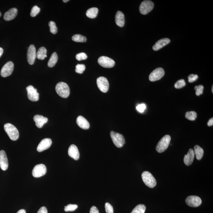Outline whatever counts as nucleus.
I'll use <instances>...</instances> for the list:
<instances>
[{"label": "nucleus", "instance_id": "4be33fe9", "mask_svg": "<svg viewBox=\"0 0 213 213\" xmlns=\"http://www.w3.org/2000/svg\"><path fill=\"white\" fill-rule=\"evenodd\" d=\"M77 123L78 126L84 130H87L90 127L89 122L82 116H79L77 118Z\"/></svg>", "mask_w": 213, "mask_h": 213}, {"label": "nucleus", "instance_id": "f704fd0d", "mask_svg": "<svg viewBox=\"0 0 213 213\" xmlns=\"http://www.w3.org/2000/svg\"><path fill=\"white\" fill-rule=\"evenodd\" d=\"M40 8L37 6H35L33 7L31 10V11L30 12L31 16L32 17H35L40 12Z\"/></svg>", "mask_w": 213, "mask_h": 213}, {"label": "nucleus", "instance_id": "0eeeda50", "mask_svg": "<svg viewBox=\"0 0 213 213\" xmlns=\"http://www.w3.org/2000/svg\"><path fill=\"white\" fill-rule=\"evenodd\" d=\"M164 74V69L161 67H158L151 73L149 77V80L152 82L157 81L162 78Z\"/></svg>", "mask_w": 213, "mask_h": 213}, {"label": "nucleus", "instance_id": "1a4fd4ad", "mask_svg": "<svg viewBox=\"0 0 213 213\" xmlns=\"http://www.w3.org/2000/svg\"><path fill=\"white\" fill-rule=\"evenodd\" d=\"M98 63L102 67L105 68H111L115 65V62L109 57L102 56L98 59Z\"/></svg>", "mask_w": 213, "mask_h": 213}, {"label": "nucleus", "instance_id": "a18cd8bd", "mask_svg": "<svg viewBox=\"0 0 213 213\" xmlns=\"http://www.w3.org/2000/svg\"><path fill=\"white\" fill-rule=\"evenodd\" d=\"M3 53V49L2 48H0V57L2 55Z\"/></svg>", "mask_w": 213, "mask_h": 213}, {"label": "nucleus", "instance_id": "412c9836", "mask_svg": "<svg viewBox=\"0 0 213 213\" xmlns=\"http://www.w3.org/2000/svg\"><path fill=\"white\" fill-rule=\"evenodd\" d=\"M34 120L36 123L37 127L41 128L48 122V118L42 115H36L34 117Z\"/></svg>", "mask_w": 213, "mask_h": 213}, {"label": "nucleus", "instance_id": "2eb2a0df", "mask_svg": "<svg viewBox=\"0 0 213 213\" xmlns=\"http://www.w3.org/2000/svg\"><path fill=\"white\" fill-rule=\"evenodd\" d=\"M52 140L49 138H45L43 139L39 143L37 148V150L39 152H42L43 151L48 149L52 144Z\"/></svg>", "mask_w": 213, "mask_h": 213}, {"label": "nucleus", "instance_id": "49530a36", "mask_svg": "<svg viewBox=\"0 0 213 213\" xmlns=\"http://www.w3.org/2000/svg\"><path fill=\"white\" fill-rule=\"evenodd\" d=\"M69 1V0H63V2H68Z\"/></svg>", "mask_w": 213, "mask_h": 213}, {"label": "nucleus", "instance_id": "6ab92c4d", "mask_svg": "<svg viewBox=\"0 0 213 213\" xmlns=\"http://www.w3.org/2000/svg\"><path fill=\"white\" fill-rule=\"evenodd\" d=\"M170 42V39H167V38H164V39H160L155 43V44L153 47V49L154 51H158L163 47L165 46V45L168 44Z\"/></svg>", "mask_w": 213, "mask_h": 213}, {"label": "nucleus", "instance_id": "cd10ccee", "mask_svg": "<svg viewBox=\"0 0 213 213\" xmlns=\"http://www.w3.org/2000/svg\"><path fill=\"white\" fill-rule=\"evenodd\" d=\"M146 209V206L145 205L140 204L135 207L131 213H145Z\"/></svg>", "mask_w": 213, "mask_h": 213}, {"label": "nucleus", "instance_id": "bb28decb", "mask_svg": "<svg viewBox=\"0 0 213 213\" xmlns=\"http://www.w3.org/2000/svg\"><path fill=\"white\" fill-rule=\"evenodd\" d=\"M58 55L57 53L54 52L51 55L50 58L48 63V66L50 67H52L55 66L58 61Z\"/></svg>", "mask_w": 213, "mask_h": 213}, {"label": "nucleus", "instance_id": "473e14b6", "mask_svg": "<svg viewBox=\"0 0 213 213\" xmlns=\"http://www.w3.org/2000/svg\"><path fill=\"white\" fill-rule=\"evenodd\" d=\"M186 85V82H185L184 79H180L175 84L174 87L177 89H181V88L184 87Z\"/></svg>", "mask_w": 213, "mask_h": 213}, {"label": "nucleus", "instance_id": "de8ad7c7", "mask_svg": "<svg viewBox=\"0 0 213 213\" xmlns=\"http://www.w3.org/2000/svg\"><path fill=\"white\" fill-rule=\"evenodd\" d=\"M212 92L213 93V86H212Z\"/></svg>", "mask_w": 213, "mask_h": 213}, {"label": "nucleus", "instance_id": "9b49d317", "mask_svg": "<svg viewBox=\"0 0 213 213\" xmlns=\"http://www.w3.org/2000/svg\"><path fill=\"white\" fill-rule=\"evenodd\" d=\"M14 69V64L12 62L7 63L1 69V75L2 77H6L11 75Z\"/></svg>", "mask_w": 213, "mask_h": 213}, {"label": "nucleus", "instance_id": "f257e3e1", "mask_svg": "<svg viewBox=\"0 0 213 213\" xmlns=\"http://www.w3.org/2000/svg\"><path fill=\"white\" fill-rule=\"evenodd\" d=\"M55 90L57 94L61 97L67 98L70 95V88L68 85L64 82H61L57 83Z\"/></svg>", "mask_w": 213, "mask_h": 213}, {"label": "nucleus", "instance_id": "9d476101", "mask_svg": "<svg viewBox=\"0 0 213 213\" xmlns=\"http://www.w3.org/2000/svg\"><path fill=\"white\" fill-rule=\"evenodd\" d=\"M97 84L99 89L104 93L108 91L109 89V83L106 78L104 77H98L97 79Z\"/></svg>", "mask_w": 213, "mask_h": 213}, {"label": "nucleus", "instance_id": "a19ab883", "mask_svg": "<svg viewBox=\"0 0 213 213\" xmlns=\"http://www.w3.org/2000/svg\"><path fill=\"white\" fill-rule=\"evenodd\" d=\"M90 213H99V211L97 207L92 206L90 208Z\"/></svg>", "mask_w": 213, "mask_h": 213}, {"label": "nucleus", "instance_id": "c9c22d12", "mask_svg": "<svg viewBox=\"0 0 213 213\" xmlns=\"http://www.w3.org/2000/svg\"><path fill=\"white\" fill-rule=\"evenodd\" d=\"M204 86L203 85H199L198 86H196L195 87V90L196 92V95L197 96L202 95L203 93Z\"/></svg>", "mask_w": 213, "mask_h": 213}, {"label": "nucleus", "instance_id": "393cba45", "mask_svg": "<svg viewBox=\"0 0 213 213\" xmlns=\"http://www.w3.org/2000/svg\"><path fill=\"white\" fill-rule=\"evenodd\" d=\"M98 12V9L95 7H93V8H89L87 10L86 15L90 18H95L97 16Z\"/></svg>", "mask_w": 213, "mask_h": 213}, {"label": "nucleus", "instance_id": "a211bd4d", "mask_svg": "<svg viewBox=\"0 0 213 213\" xmlns=\"http://www.w3.org/2000/svg\"><path fill=\"white\" fill-rule=\"evenodd\" d=\"M195 155L193 149L192 148L189 149L188 154L184 156L183 161L185 164L187 166L191 165L193 162Z\"/></svg>", "mask_w": 213, "mask_h": 213}, {"label": "nucleus", "instance_id": "4468645a", "mask_svg": "<svg viewBox=\"0 0 213 213\" xmlns=\"http://www.w3.org/2000/svg\"><path fill=\"white\" fill-rule=\"evenodd\" d=\"M36 57V48L34 45H31L28 49L27 54V61L30 65H33L34 64Z\"/></svg>", "mask_w": 213, "mask_h": 213}, {"label": "nucleus", "instance_id": "72a5a7b5", "mask_svg": "<svg viewBox=\"0 0 213 213\" xmlns=\"http://www.w3.org/2000/svg\"><path fill=\"white\" fill-rule=\"evenodd\" d=\"M85 70V66L83 64H78L76 66V72L79 74H82Z\"/></svg>", "mask_w": 213, "mask_h": 213}, {"label": "nucleus", "instance_id": "58836bf2", "mask_svg": "<svg viewBox=\"0 0 213 213\" xmlns=\"http://www.w3.org/2000/svg\"><path fill=\"white\" fill-rule=\"evenodd\" d=\"M146 105L144 104H139L136 107V109L141 113H143L146 109Z\"/></svg>", "mask_w": 213, "mask_h": 213}, {"label": "nucleus", "instance_id": "6e6552de", "mask_svg": "<svg viewBox=\"0 0 213 213\" xmlns=\"http://www.w3.org/2000/svg\"><path fill=\"white\" fill-rule=\"evenodd\" d=\"M47 172V168L44 164H37L33 169L32 174L34 177L39 178L44 175Z\"/></svg>", "mask_w": 213, "mask_h": 213}, {"label": "nucleus", "instance_id": "09e8293b", "mask_svg": "<svg viewBox=\"0 0 213 213\" xmlns=\"http://www.w3.org/2000/svg\"><path fill=\"white\" fill-rule=\"evenodd\" d=\"M1 16V12H0V17Z\"/></svg>", "mask_w": 213, "mask_h": 213}, {"label": "nucleus", "instance_id": "ea45409f", "mask_svg": "<svg viewBox=\"0 0 213 213\" xmlns=\"http://www.w3.org/2000/svg\"><path fill=\"white\" fill-rule=\"evenodd\" d=\"M198 78V76L197 75L193 74H190L188 77L189 83H193V82L196 81Z\"/></svg>", "mask_w": 213, "mask_h": 213}, {"label": "nucleus", "instance_id": "aec40b11", "mask_svg": "<svg viewBox=\"0 0 213 213\" xmlns=\"http://www.w3.org/2000/svg\"><path fill=\"white\" fill-rule=\"evenodd\" d=\"M17 10L16 8L10 9L5 13L4 16V20L6 21H9L14 19L17 14Z\"/></svg>", "mask_w": 213, "mask_h": 213}, {"label": "nucleus", "instance_id": "a878e982", "mask_svg": "<svg viewBox=\"0 0 213 213\" xmlns=\"http://www.w3.org/2000/svg\"><path fill=\"white\" fill-rule=\"evenodd\" d=\"M47 49L44 47H41L36 53V57L39 60L44 59L45 57H47Z\"/></svg>", "mask_w": 213, "mask_h": 213}, {"label": "nucleus", "instance_id": "b1692460", "mask_svg": "<svg viewBox=\"0 0 213 213\" xmlns=\"http://www.w3.org/2000/svg\"><path fill=\"white\" fill-rule=\"evenodd\" d=\"M195 155H196V158L198 160H200L203 157L204 150L199 145H195L194 147Z\"/></svg>", "mask_w": 213, "mask_h": 213}, {"label": "nucleus", "instance_id": "dca6fc26", "mask_svg": "<svg viewBox=\"0 0 213 213\" xmlns=\"http://www.w3.org/2000/svg\"><path fill=\"white\" fill-rule=\"evenodd\" d=\"M8 167V158L4 150L0 151V167L3 170L7 169Z\"/></svg>", "mask_w": 213, "mask_h": 213}, {"label": "nucleus", "instance_id": "7ed1b4c3", "mask_svg": "<svg viewBox=\"0 0 213 213\" xmlns=\"http://www.w3.org/2000/svg\"><path fill=\"white\" fill-rule=\"evenodd\" d=\"M141 176L144 183L148 187L152 188L156 186V181L152 174L149 172H144L142 173Z\"/></svg>", "mask_w": 213, "mask_h": 213}, {"label": "nucleus", "instance_id": "f03ea898", "mask_svg": "<svg viewBox=\"0 0 213 213\" xmlns=\"http://www.w3.org/2000/svg\"><path fill=\"white\" fill-rule=\"evenodd\" d=\"M4 129L9 137L12 141H16L19 137V133L17 128L12 124L7 123L4 124Z\"/></svg>", "mask_w": 213, "mask_h": 213}, {"label": "nucleus", "instance_id": "39448f33", "mask_svg": "<svg viewBox=\"0 0 213 213\" xmlns=\"http://www.w3.org/2000/svg\"><path fill=\"white\" fill-rule=\"evenodd\" d=\"M110 135L113 142L117 147L121 148L124 146L125 143V140L123 135L111 131Z\"/></svg>", "mask_w": 213, "mask_h": 213}, {"label": "nucleus", "instance_id": "423d86ee", "mask_svg": "<svg viewBox=\"0 0 213 213\" xmlns=\"http://www.w3.org/2000/svg\"><path fill=\"white\" fill-rule=\"evenodd\" d=\"M154 7V3L152 1H143L139 7V11L142 15H146L152 11Z\"/></svg>", "mask_w": 213, "mask_h": 213}, {"label": "nucleus", "instance_id": "c85d7f7f", "mask_svg": "<svg viewBox=\"0 0 213 213\" xmlns=\"http://www.w3.org/2000/svg\"><path fill=\"white\" fill-rule=\"evenodd\" d=\"M72 39L74 42H85L87 40L86 37L81 35H75L72 37Z\"/></svg>", "mask_w": 213, "mask_h": 213}, {"label": "nucleus", "instance_id": "4c0bfd02", "mask_svg": "<svg viewBox=\"0 0 213 213\" xmlns=\"http://www.w3.org/2000/svg\"><path fill=\"white\" fill-rule=\"evenodd\" d=\"M105 209L106 213H113V208L112 205L109 202H106L105 204Z\"/></svg>", "mask_w": 213, "mask_h": 213}, {"label": "nucleus", "instance_id": "f3484780", "mask_svg": "<svg viewBox=\"0 0 213 213\" xmlns=\"http://www.w3.org/2000/svg\"><path fill=\"white\" fill-rule=\"evenodd\" d=\"M68 154L69 156L71 157L76 160H78L80 157L78 149L74 145H72L69 147L68 150Z\"/></svg>", "mask_w": 213, "mask_h": 213}, {"label": "nucleus", "instance_id": "20e7f679", "mask_svg": "<svg viewBox=\"0 0 213 213\" xmlns=\"http://www.w3.org/2000/svg\"><path fill=\"white\" fill-rule=\"evenodd\" d=\"M171 137L169 135L164 136L158 142L156 146V150L159 153H162L166 150L170 144Z\"/></svg>", "mask_w": 213, "mask_h": 213}, {"label": "nucleus", "instance_id": "f8f14e48", "mask_svg": "<svg viewBox=\"0 0 213 213\" xmlns=\"http://www.w3.org/2000/svg\"><path fill=\"white\" fill-rule=\"evenodd\" d=\"M29 99L33 102L38 101L39 99V94L37 90L32 85H29L26 88Z\"/></svg>", "mask_w": 213, "mask_h": 213}, {"label": "nucleus", "instance_id": "5701e85b", "mask_svg": "<svg viewBox=\"0 0 213 213\" xmlns=\"http://www.w3.org/2000/svg\"><path fill=\"white\" fill-rule=\"evenodd\" d=\"M116 24L120 27H123L125 24V19L124 14L121 12H117L115 16Z\"/></svg>", "mask_w": 213, "mask_h": 213}, {"label": "nucleus", "instance_id": "e433bc0d", "mask_svg": "<svg viewBox=\"0 0 213 213\" xmlns=\"http://www.w3.org/2000/svg\"><path fill=\"white\" fill-rule=\"evenodd\" d=\"M87 56L84 53H81L76 55V58L78 61H81L87 59Z\"/></svg>", "mask_w": 213, "mask_h": 213}, {"label": "nucleus", "instance_id": "c756f323", "mask_svg": "<svg viewBox=\"0 0 213 213\" xmlns=\"http://www.w3.org/2000/svg\"><path fill=\"white\" fill-rule=\"evenodd\" d=\"M185 117L188 120L193 121L197 118V114L194 111L187 112L186 113Z\"/></svg>", "mask_w": 213, "mask_h": 213}, {"label": "nucleus", "instance_id": "7c9ffc66", "mask_svg": "<svg viewBox=\"0 0 213 213\" xmlns=\"http://www.w3.org/2000/svg\"><path fill=\"white\" fill-rule=\"evenodd\" d=\"M50 27V31L53 34H56L57 33L58 29L56 25V23L53 21H50L49 23Z\"/></svg>", "mask_w": 213, "mask_h": 213}, {"label": "nucleus", "instance_id": "37998d69", "mask_svg": "<svg viewBox=\"0 0 213 213\" xmlns=\"http://www.w3.org/2000/svg\"><path fill=\"white\" fill-rule=\"evenodd\" d=\"M213 125V118H211L210 119L209 121H208V126H212Z\"/></svg>", "mask_w": 213, "mask_h": 213}, {"label": "nucleus", "instance_id": "ddd939ff", "mask_svg": "<svg viewBox=\"0 0 213 213\" xmlns=\"http://www.w3.org/2000/svg\"><path fill=\"white\" fill-rule=\"evenodd\" d=\"M186 202L189 206L197 207L201 205L202 203V200L199 197L189 196L186 198Z\"/></svg>", "mask_w": 213, "mask_h": 213}, {"label": "nucleus", "instance_id": "c03bdc74", "mask_svg": "<svg viewBox=\"0 0 213 213\" xmlns=\"http://www.w3.org/2000/svg\"><path fill=\"white\" fill-rule=\"evenodd\" d=\"M16 213H26L25 210L24 209H21L19 211Z\"/></svg>", "mask_w": 213, "mask_h": 213}, {"label": "nucleus", "instance_id": "2f4dec72", "mask_svg": "<svg viewBox=\"0 0 213 213\" xmlns=\"http://www.w3.org/2000/svg\"><path fill=\"white\" fill-rule=\"evenodd\" d=\"M78 206L76 205H72V204H69L67 206H64V211L66 212L68 211H73L77 209Z\"/></svg>", "mask_w": 213, "mask_h": 213}, {"label": "nucleus", "instance_id": "79ce46f5", "mask_svg": "<svg viewBox=\"0 0 213 213\" xmlns=\"http://www.w3.org/2000/svg\"><path fill=\"white\" fill-rule=\"evenodd\" d=\"M37 213H48V210H47L46 207L43 206L39 210Z\"/></svg>", "mask_w": 213, "mask_h": 213}]
</instances>
